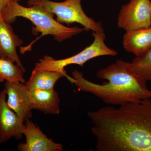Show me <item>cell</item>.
<instances>
[{"mask_svg":"<svg viewBox=\"0 0 151 151\" xmlns=\"http://www.w3.org/2000/svg\"><path fill=\"white\" fill-rule=\"evenodd\" d=\"M97 151H151V98L87 113Z\"/></svg>","mask_w":151,"mask_h":151,"instance_id":"6da1fadb","label":"cell"},{"mask_svg":"<svg viewBox=\"0 0 151 151\" xmlns=\"http://www.w3.org/2000/svg\"><path fill=\"white\" fill-rule=\"evenodd\" d=\"M72 75L66 77L79 91L91 93L108 105L121 106L151 98L147 82L136 73L131 63L122 60L97 71V77L108 81L102 84L87 80L78 70Z\"/></svg>","mask_w":151,"mask_h":151,"instance_id":"7a4b0ae2","label":"cell"},{"mask_svg":"<svg viewBox=\"0 0 151 151\" xmlns=\"http://www.w3.org/2000/svg\"><path fill=\"white\" fill-rule=\"evenodd\" d=\"M1 12L3 19L10 24L14 22L18 17L28 19L35 26L32 28L33 34L37 35L40 32L41 35L31 44L40 37L47 35L53 36L57 41L61 42L84 30L78 27H68L63 25L55 19L54 15L37 5L26 7L20 5L18 2H12Z\"/></svg>","mask_w":151,"mask_h":151,"instance_id":"3957f363","label":"cell"},{"mask_svg":"<svg viewBox=\"0 0 151 151\" xmlns=\"http://www.w3.org/2000/svg\"><path fill=\"white\" fill-rule=\"evenodd\" d=\"M82 0H65L62 2H55L49 0H28L29 6L37 5L45 10L55 15L57 21L68 25L74 23L84 27V30H92L94 32H103L104 30L100 22L95 21L84 13L81 5Z\"/></svg>","mask_w":151,"mask_h":151,"instance_id":"277c9868","label":"cell"},{"mask_svg":"<svg viewBox=\"0 0 151 151\" xmlns=\"http://www.w3.org/2000/svg\"><path fill=\"white\" fill-rule=\"evenodd\" d=\"M92 35L94 38L93 42L79 53L70 57L60 60L45 55L36 63L35 68L66 74L65 68L67 65L76 64L82 66L90 60L97 57L105 55L115 56L117 55L118 52L116 50L109 48L105 44V32H93Z\"/></svg>","mask_w":151,"mask_h":151,"instance_id":"5b68a950","label":"cell"},{"mask_svg":"<svg viewBox=\"0 0 151 151\" xmlns=\"http://www.w3.org/2000/svg\"><path fill=\"white\" fill-rule=\"evenodd\" d=\"M117 25L126 31L151 26V0H130L122 6Z\"/></svg>","mask_w":151,"mask_h":151,"instance_id":"8992f818","label":"cell"},{"mask_svg":"<svg viewBox=\"0 0 151 151\" xmlns=\"http://www.w3.org/2000/svg\"><path fill=\"white\" fill-rule=\"evenodd\" d=\"M6 89L0 92V143L6 142L14 138H22L24 122L9 107L7 103Z\"/></svg>","mask_w":151,"mask_h":151,"instance_id":"52a82bcc","label":"cell"},{"mask_svg":"<svg viewBox=\"0 0 151 151\" xmlns=\"http://www.w3.org/2000/svg\"><path fill=\"white\" fill-rule=\"evenodd\" d=\"M6 92L7 103L10 108L24 122L32 116L30 91L24 83H10L4 84Z\"/></svg>","mask_w":151,"mask_h":151,"instance_id":"ba28073f","label":"cell"},{"mask_svg":"<svg viewBox=\"0 0 151 151\" xmlns=\"http://www.w3.org/2000/svg\"><path fill=\"white\" fill-rule=\"evenodd\" d=\"M23 134L25 137L24 143H20L17 149L20 151H61L63 145L55 142L47 136L33 122L28 120L24 122Z\"/></svg>","mask_w":151,"mask_h":151,"instance_id":"9c48e42d","label":"cell"},{"mask_svg":"<svg viewBox=\"0 0 151 151\" xmlns=\"http://www.w3.org/2000/svg\"><path fill=\"white\" fill-rule=\"evenodd\" d=\"M23 43V40L14 32L11 24L5 21L0 12V58L10 60L25 72V69L17 52V48Z\"/></svg>","mask_w":151,"mask_h":151,"instance_id":"30bf717a","label":"cell"},{"mask_svg":"<svg viewBox=\"0 0 151 151\" xmlns=\"http://www.w3.org/2000/svg\"><path fill=\"white\" fill-rule=\"evenodd\" d=\"M123 44L127 52L136 57L144 54L151 49V26L127 31Z\"/></svg>","mask_w":151,"mask_h":151,"instance_id":"8fae6325","label":"cell"},{"mask_svg":"<svg viewBox=\"0 0 151 151\" xmlns=\"http://www.w3.org/2000/svg\"><path fill=\"white\" fill-rule=\"evenodd\" d=\"M32 110L41 111L45 114L56 115L60 112V99L54 89L30 90Z\"/></svg>","mask_w":151,"mask_h":151,"instance_id":"7c38bea8","label":"cell"},{"mask_svg":"<svg viewBox=\"0 0 151 151\" xmlns=\"http://www.w3.org/2000/svg\"><path fill=\"white\" fill-rule=\"evenodd\" d=\"M67 75L61 72L39 70L35 68L29 79L24 84L29 90H52L54 89L57 81Z\"/></svg>","mask_w":151,"mask_h":151,"instance_id":"4fadbf2b","label":"cell"},{"mask_svg":"<svg viewBox=\"0 0 151 151\" xmlns=\"http://www.w3.org/2000/svg\"><path fill=\"white\" fill-rule=\"evenodd\" d=\"M24 71L19 65L10 60L0 58V78L2 82L25 83Z\"/></svg>","mask_w":151,"mask_h":151,"instance_id":"5bb4252c","label":"cell"},{"mask_svg":"<svg viewBox=\"0 0 151 151\" xmlns=\"http://www.w3.org/2000/svg\"><path fill=\"white\" fill-rule=\"evenodd\" d=\"M131 64L136 73L146 82L151 81V49L144 54L136 57Z\"/></svg>","mask_w":151,"mask_h":151,"instance_id":"9a60e30c","label":"cell"},{"mask_svg":"<svg viewBox=\"0 0 151 151\" xmlns=\"http://www.w3.org/2000/svg\"><path fill=\"white\" fill-rule=\"evenodd\" d=\"M21 0H0V12L4 9L10 3L12 2H19Z\"/></svg>","mask_w":151,"mask_h":151,"instance_id":"2e32d148","label":"cell"},{"mask_svg":"<svg viewBox=\"0 0 151 151\" xmlns=\"http://www.w3.org/2000/svg\"><path fill=\"white\" fill-rule=\"evenodd\" d=\"M0 82H2L1 81V78H0Z\"/></svg>","mask_w":151,"mask_h":151,"instance_id":"e0dca14e","label":"cell"},{"mask_svg":"<svg viewBox=\"0 0 151 151\" xmlns=\"http://www.w3.org/2000/svg\"></svg>","mask_w":151,"mask_h":151,"instance_id":"ac0fdd59","label":"cell"}]
</instances>
